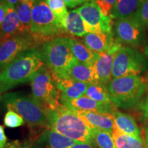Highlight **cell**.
<instances>
[{
    "mask_svg": "<svg viewBox=\"0 0 148 148\" xmlns=\"http://www.w3.org/2000/svg\"><path fill=\"white\" fill-rule=\"evenodd\" d=\"M65 28L66 33L70 37H84L88 34L85 27L84 20L78 12L77 9L69 12L66 17Z\"/></svg>",
    "mask_w": 148,
    "mask_h": 148,
    "instance_id": "cell-22",
    "label": "cell"
},
{
    "mask_svg": "<svg viewBox=\"0 0 148 148\" xmlns=\"http://www.w3.org/2000/svg\"><path fill=\"white\" fill-rule=\"evenodd\" d=\"M49 128L77 142L95 145L91 127L77 114L76 111L61 104L48 114Z\"/></svg>",
    "mask_w": 148,
    "mask_h": 148,
    "instance_id": "cell-2",
    "label": "cell"
},
{
    "mask_svg": "<svg viewBox=\"0 0 148 148\" xmlns=\"http://www.w3.org/2000/svg\"><path fill=\"white\" fill-rule=\"evenodd\" d=\"M40 52L45 65L52 72L53 76L63 77L73 55L69 44V36H62L46 42Z\"/></svg>",
    "mask_w": 148,
    "mask_h": 148,
    "instance_id": "cell-6",
    "label": "cell"
},
{
    "mask_svg": "<svg viewBox=\"0 0 148 148\" xmlns=\"http://www.w3.org/2000/svg\"><path fill=\"white\" fill-rule=\"evenodd\" d=\"M3 1L7 4L13 5V6H16L18 3V0H3Z\"/></svg>",
    "mask_w": 148,
    "mask_h": 148,
    "instance_id": "cell-37",
    "label": "cell"
},
{
    "mask_svg": "<svg viewBox=\"0 0 148 148\" xmlns=\"http://www.w3.org/2000/svg\"><path fill=\"white\" fill-rule=\"evenodd\" d=\"M77 10L84 20L88 33H113V19L110 16L103 15L94 0H88Z\"/></svg>",
    "mask_w": 148,
    "mask_h": 148,
    "instance_id": "cell-9",
    "label": "cell"
},
{
    "mask_svg": "<svg viewBox=\"0 0 148 148\" xmlns=\"http://www.w3.org/2000/svg\"><path fill=\"white\" fill-rule=\"evenodd\" d=\"M4 125L6 127L14 128L21 126L24 124L25 121L21 115L12 110H8L4 116Z\"/></svg>",
    "mask_w": 148,
    "mask_h": 148,
    "instance_id": "cell-29",
    "label": "cell"
},
{
    "mask_svg": "<svg viewBox=\"0 0 148 148\" xmlns=\"http://www.w3.org/2000/svg\"><path fill=\"white\" fill-rule=\"evenodd\" d=\"M7 138L4 132V129L0 125V148H5L6 145Z\"/></svg>",
    "mask_w": 148,
    "mask_h": 148,
    "instance_id": "cell-34",
    "label": "cell"
},
{
    "mask_svg": "<svg viewBox=\"0 0 148 148\" xmlns=\"http://www.w3.org/2000/svg\"><path fill=\"white\" fill-rule=\"evenodd\" d=\"M143 53L144 56L148 59V41L145 44L143 48Z\"/></svg>",
    "mask_w": 148,
    "mask_h": 148,
    "instance_id": "cell-39",
    "label": "cell"
},
{
    "mask_svg": "<svg viewBox=\"0 0 148 148\" xmlns=\"http://www.w3.org/2000/svg\"><path fill=\"white\" fill-rule=\"evenodd\" d=\"M0 101L8 110L21 115L29 126L49 128V110L37 102L32 95L20 92H5L0 96Z\"/></svg>",
    "mask_w": 148,
    "mask_h": 148,
    "instance_id": "cell-5",
    "label": "cell"
},
{
    "mask_svg": "<svg viewBox=\"0 0 148 148\" xmlns=\"http://www.w3.org/2000/svg\"><path fill=\"white\" fill-rule=\"evenodd\" d=\"M138 108L141 110V114L143 119L148 120V96L143 100Z\"/></svg>",
    "mask_w": 148,
    "mask_h": 148,
    "instance_id": "cell-32",
    "label": "cell"
},
{
    "mask_svg": "<svg viewBox=\"0 0 148 148\" xmlns=\"http://www.w3.org/2000/svg\"><path fill=\"white\" fill-rule=\"evenodd\" d=\"M42 136L47 148H70L77 143L51 128H48Z\"/></svg>",
    "mask_w": 148,
    "mask_h": 148,
    "instance_id": "cell-24",
    "label": "cell"
},
{
    "mask_svg": "<svg viewBox=\"0 0 148 148\" xmlns=\"http://www.w3.org/2000/svg\"><path fill=\"white\" fill-rule=\"evenodd\" d=\"M143 0H116L110 11L112 19L132 17L141 5Z\"/></svg>",
    "mask_w": 148,
    "mask_h": 148,
    "instance_id": "cell-21",
    "label": "cell"
},
{
    "mask_svg": "<svg viewBox=\"0 0 148 148\" xmlns=\"http://www.w3.org/2000/svg\"><path fill=\"white\" fill-rule=\"evenodd\" d=\"M63 77H67L77 82L86 84H99L94 66L81 63L73 58Z\"/></svg>",
    "mask_w": 148,
    "mask_h": 148,
    "instance_id": "cell-15",
    "label": "cell"
},
{
    "mask_svg": "<svg viewBox=\"0 0 148 148\" xmlns=\"http://www.w3.org/2000/svg\"><path fill=\"white\" fill-rule=\"evenodd\" d=\"M147 78H148V77H147Z\"/></svg>",
    "mask_w": 148,
    "mask_h": 148,
    "instance_id": "cell-43",
    "label": "cell"
},
{
    "mask_svg": "<svg viewBox=\"0 0 148 148\" xmlns=\"http://www.w3.org/2000/svg\"><path fill=\"white\" fill-rule=\"evenodd\" d=\"M4 3L5 16L1 29H0V40L20 34L19 18L15 6Z\"/></svg>",
    "mask_w": 148,
    "mask_h": 148,
    "instance_id": "cell-18",
    "label": "cell"
},
{
    "mask_svg": "<svg viewBox=\"0 0 148 148\" xmlns=\"http://www.w3.org/2000/svg\"><path fill=\"white\" fill-rule=\"evenodd\" d=\"M5 9L4 3H3V0H0V29H1L3 22L5 19Z\"/></svg>",
    "mask_w": 148,
    "mask_h": 148,
    "instance_id": "cell-35",
    "label": "cell"
},
{
    "mask_svg": "<svg viewBox=\"0 0 148 148\" xmlns=\"http://www.w3.org/2000/svg\"><path fill=\"white\" fill-rule=\"evenodd\" d=\"M113 27L116 39L127 46H138L145 37L146 27L137 23L132 16L116 19Z\"/></svg>",
    "mask_w": 148,
    "mask_h": 148,
    "instance_id": "cell-11",
    "label": "cell"
},
{
    "mask_svg": "<svg viewBox=\"0 0 148 148\" xmlns=\"http://www.w3.org/2000/svg\"><path fill=\"white\" fill-rule=\"evenodd\" d=\"M45 2L54 14L57 19L65 27L66 17L69 12L64 0H45Z\"/></svg>",
    "mask_w": 148,
    "mask_h": 148,
    "instance_id": "cell-28",
    "label": "cell"
},
{
    "mask_svg": "<svg viewBox=\"0 0 148 148\" xmlns=\"http://www.w3.org/2000/svg\"><path fill=\"white\" fill-rule=\"evenodd\" d=\"M29 36L38 49L46 42L58 37L69 36L45 0H34Z\"/></svg>",
    "mask_w": 148,
    "mask_h": 148,
    "instance_id": "cell-3",
    "label": "cell"
},
{
    "mask_svg": "<svg viewBox=\"0 0 148 148\" xmlns=\"http://www.w3.org/2000/svg\"><path fill=\"white\" fill-rule=\"evenodd\" d=\"M114 127L123 134L141 137L140 130L132 116L116 110L113 114Z\"/></svg>",
    "mask_w": 148,
    "mask_h": 148,
    "instance_id": "cell-20",
    "label": "cell"
},
{
    "mask_svg": "<svg viewBox=\"0 0 148 148\" xmlns=\"http://www.w3.org/2000/svg\"><path fill=\"white\" fill-rule=\"evenodd\" d=\"M29 0H18V2L19 3H25V2H27L29 1Z\"/></svg>",
    "mask_w": 148,
    "mask_h": 148,
    "instance_id": "cell-40",
    "label": "cell"
},
{
    "mask_svg": "<svg viewBox=\"0 0 148 148\" xmlns=\"http://www.w3.org/2000/svg\"><path fill=\"white\" fill-rule=\"evenodd\" d=\"M75 111L77 114L90 127L102 130L112 134L114 128L113 114L93 111Z\"/></svg>",
    "mask_w": 148,
    "mask_h": 148,
    "instance_id": "cell-16",
    "label": "cell"
},
{
    "mask_svg": "<svg viewBox=\"0 0 148 148\" xmlns=\"http://www.w3.org/2000/svg\"><path fill=\"white\" fill-rule=\"evenodd\" d=\"M116 148H146L145 143L141 137L123 134L114 127L112 133Z\"/></svg>",
    "mask_w": 148,
    "mask_h": 148,
    "instance_id": "cell-25",
    "label": "cell"
},
{
    "mask_svg": "<svg viewBox=\"0 0 148 148\" xmlns=\"http://www.w3.org/2000/svg\"><path fill=\"white\" fill-rule=\"evenodd\" d=\"M94 141L99 148H116L112 134L99 128L91 127Z\"/></svg>",
    "mask_w": 148,
    "mask_h": 148,
    "instance_id": "cell-27",
    "label": "cell"
},
{
    "mask_svg": "<svg viewBox=\"0 0 148 148\" xmlns=\"http://www.w3.org/2000/svg\"><path fill=\"white\" fill-rule=\"evenodd\" d=\"M30 148H37V147H35V146H32V147H31Z\"/></svg>",
    "mask_w": 148,
    "mask_h": 148,
    "instance_id": "cell-42",
    "label": "cell"
},
{
    "mask_svg": "<svg viewBox=\"0 0 148 148\" xmlns=\"http://www.w3.org/2000/svg\"><path fill=\"white\" fill-rule=\"evenodd\" d=\"M69 44L73 57L77 61L86 65L94 66L98 53L90 50L82 42L73 37H69Z\"/></svg>",
    "mask_w": 148,
    "mask_h": 148,
    "instance_id": "cell-19",
    "label": "cell"
},
{
    "mask_svg": "<svg viewBox=\"0 0 148 148\" xmlns=\"http://www.w3.org/2000/svg\"><path fill=\"white\" fill-rule=\"evenodd\" d=\"M29 49H38L29 35L16 34L0 40V71Z\"/></svg>",
    "mask_w": 148,
    "mask_h": 148,
    "instance_id": "cell-10",
    "label": "cell"
},
{
    "mask_svg": "<svg viewBox=\"0 0 148 148\" xmlns=\"http://www.w3.org/2000/svg\"><path fill=\"white\" fill-rule=\"evenodd\" d=\"M6 148H21V147H16V146H15V145H12V146H8V147H7Z\"/></svg>",
    "mask_w": 148,
    "mask_h": 148,
    "instance_id": "cell-41",
    "label": "cell"
},
{
    "mask_svg": "<svg viewBox=\"0 0 148 148\" xmlns=\"http://www.w3.org/2000/svg\"><path fill=\"white\" fill-rule=\"evenodd\" d=\"M147 67L148 59L143 53L134 47L122 45L114 56L112 79L138 75Z\"/></svg>",
    "mask_w": 148,
    "mask_h": 148,
    "instance_id": "cell-8",
    "label": "cell"
},
{
    "mask_svg": "<svg viewBox=\"0 0 148 148\" xmlns=\"http://www.w3.org/2000/svg\"><path fill=\"white\" fill-rule=\"evenodd\" d=\"M122 44L116 39L114 44L110 49L104 52L98 53L94 68L97 73L99 84L108 86L112 81V69L113 61L116 52L122 47Z\"/></svg>",
    "mask_w": 148,
    "mask_h": 148,
    "instance_id": "cell-12",
    "label": "cell"
},
{
    "mask_svg": "<svg viewBox=\"0 0 148 148\" xmlns=\"http://www.w3.org/2000/svg\"><path fill=\"white\" fill-rule=\"evenodd\" d=\"M99 7L104 16H110V11L115 4L116 0H94Z\"/></svg>",
    "mask_w": 148,
    "mask_h": 148,
    "instance_id": "cell-31",
    "label": "cell"
},
{
    "mask_svg": "<svg viewBox=\"0 0 148 148\" xmlns=\"http://www.w3.org/2000/svg\"><path fill=\"white\" fill-rule=\"evenodd\" d=\"M53 77L56 87L60 91V100L77 99L86 95L88 84L77 82L67 77Z\"/></svg>",
    "mask_w": 148,
    "mask_h": 148,
    "instance_id": "cell-14",
    "label": "cell"
},
{
    "mask_svg": "<svg viewBox=\"0 0 148 148\" xmlns=\"http://www.w3.org/2000/svg\"><path fill=\"white\" fill-rule=\"evenodd\" d=\"M32 96L47 110H54L60 106V91L56 87L53 74L47 66L37 71L30 80Z\"/></svg>",
    "mask_w": 148,
    "mask_h": 148,
    "instance_id": "cell-7",
    "label": "cell"
},
{
    "mask_svg": "<svg viewBox=\"0 0 148 148\" xmlns=\"http://www.w3.org/2000/svg\"><path fill=\"white\" fill-rule=\"evenodd\" d=\"M109 96L116 108H138L148 90V78L139 75L112 79L108 85Z\"/></svg>",
    "mask_w": 148,
    "mask_h": 148,
    "instance_id": "cell-4",
    "label": "cell"
},
{
    "mask_svg": "<svg viewBox=\"0 0 148 148\" xmlns=\"http://www.w3.org/2000/svg\"><path fill=\"white\" fill-rule=\"evenodd\" d=\"M60 101L62 105L69 107L75 110L93 111V112L112 114H113L117 110L112 103H104L98 102V101L90 99L86 95L77 98V99H70V100L61 99Z\"/></svg>",
    "mask_w": 148,
    "mask_h": 148,
    "instance_id": "cell-13",
    "label": "cell"
},
{
    "mask_svg": "<svg viewBox=\"0 0 148 148\" xmlns=\"http://www.w3.org/2000/svg\"><path fill=\"white\" fill-rule=\"evenodd\" d=\"M145 147L148 148V123L145 128Z\"/></svg>",
    "mask_w": 148,
    "mask_h": 148,
    "instance_id": "cell-38",
    "label": "cell"
},
{
    "mask_svg": "<svg viewBox=\"0 0 148 148\" xmlns=\"http://www.w3.org/2000/svg\"><path fill=\"white\" fill-rule=\"evenodd\" d=\"M132 18L142 26H148V0H143L141 5Z\"/></svg>",
    "mask_w": 148,
    "mask_h": 148,
    "instance_id": "cell-30",
    "label": "cell"
},
{
    "mask_svg": "<svg viewBox=\"0 0 148 148\" xmlns=\"http://www.w3.org/2000/svg\"><path fill=\"white\" fill-rule=\"evenodd\" d=\"M116 41L114 33H88L83 37V43L90 50L95 53H101L108 51Z\"/></svg>",
    "mask_w": 148,
    "mask_h": 148,
    "instance_id": "cell-17",
    "label": "cell"
},
{
    "mask_svg": "<svg viewBox=\"0 0 148 148\" xmlns=\"http://www.w3.org/2000/svg\"><path fill=\"white\" fill-rule=\"evenodd\" d=\"M64 1L67 6L73 8L77 6V5L84 4L85 3L87 2L88 0H64Z\"/></svg>",
    "mask_w": 148,
    "mask_h": 148,
    "instance_id": "cell-33",
    "label": "cell"
},
{
    "mask_svg": "<svg viewBox=\"0 0 148 148\" xmlns=\"http://www.w3.org/2000/svg\"><path fill=\"white\" fill-rule=\"evenodd\" d=\"M43 65L39 49L23 51L0 71V95L18 84L30 82L35 73Z\"/></svg>",
    "mask_w": 148,
    "mask_h": 148,
    "instance_id": "cell-1",
    "label": "cell"
},
{
    "mask_svg": "<svg viewBox=\"0 0 148 148\" xmlns=\"http://www.w3.org/2000/svg\"><path fill=\"white\" fill-rule=\"evenodd\" d=\"M70 148H95L94 145H90V144L81 143V142H77L75 145L71 146Z\"/></svg>",
    "mask_w": 148,
    "mask_h": 148,
    "instance_id": "cell-36",
    "label": "cell"
},
{
    "mask_svg": "<svg viewBox=\"0 0 148 148\" xmlns=\"http://www.w3.org/2000/svg\"><path fill=\"white\" fill-rule=\"evenodd\" d=\"M86 95L96 101L111 103L108 86L101 84H88Z\"/></svg>",
    "mask_w": 148,
    "mask_h": 148,
    "instance_id": "cell-26",
    "label": "cell"
},
{
    "mask_svg": "<svg viewBox=\"0 0 148 148\" xmlns=\"http://www.w3.org/2000/svg\"><path fill=\"white\" fill-rule=\"evenodd\" d=\"M34 0H29L25 3H18L16 11L19 18L20 34L29 35L31 30L32 14Z\"/></svg>",
    "mask_w": 148,
    "mask_h": 148,
    "instance_id": "cell-23",
    "label": "cell"
}]
</instances>
